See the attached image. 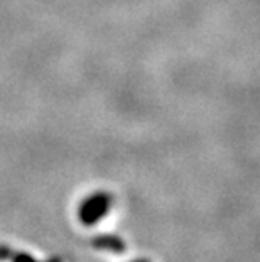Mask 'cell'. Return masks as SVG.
<instances>
[{
    "label": "cell",
    "instance_id": "obj_3",
    "mask_svg": "<svg viewBox=\"0 0 260 262\" xmlns=\"http://www.w3.org/2000/svg\"><path fill=\"white\" fill-rule=\"evenodd\" d=\"M12 262H39V260L26 252H15L12 255Z\"/></svg>",
    "mask_w": 260,
    "mask_h": 262
},
{
    "label": "cell",
    "instance_id": "obj_5",
    "mask_svg": "<svg viewBox=\"0 0 260 262\" xmlns=\"http://www.w3.org/2000/svg\"><path fill=\"white\" fill-rule=\"evenodd\" d=\"M132 262H151L149 259H135V260H132Z\"/></svg>",
    "mask_w": 260,
    "mask_h": 262
},
{
    "label": "cell",
    "instance_id": "obj_2",
    "mask_svg": "<svg viewBox=\"0 0 260 262\" xmlns=\"http://www.w3.org/2000/svg\"><path fill=\"white\" fill-rule=\"evenodd\" d=\"M91 245L97 249L108 250L113 254H122L127 249V244L122 241L119 235H112V233H102V235L93 237Z\"/></svg>",
    "mask_w": 260,
    "mask_h": 262
},
{
    "label": "cell",
    "instance_id": "obj_1",
    "mask_svg": "<svg viewBox=\"0 0 260 262\" xmlns=\"http://www.w3.org/2000/svg\"><path fill=\"white\" fill-rule=\"evenodd\" d=\"M112 196L105 191H97L85 198L78 208V219L85 227H93L108 215L112 206Z\"/></svg>",
    "mask_w": 260,
    "mask_h": 262
},
{
    "label": "cell",
    "instance_id": "obj_4",
    "mask_svg": "<svg viewBox=\"0 0 260 262\" xmlns=\"http://www.w3.org/2000/svg\"><path fill=\"white\" fill-rule=\"evenodd\" d=\"M10 249L9 247H4V245H0V260H4V259H9L10 257Z\"/></svg>",
    "mask_w": 260,
    "mask_h": 262
}]
</instances>
